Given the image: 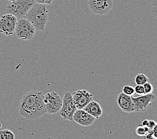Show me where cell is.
<instances>
[{
    "label": "cell",
    "mask_w": 157,
    "mask_h": 139,
    "mask_svg": "<svg viewBox=\"0 0 157 139\" xmlns=\"http://www.w3.org/2000/svg\"><path fill=\"white\" fill-rule=\"evenodd\" d=\"M43 98L42 91H30L25 93L18 106L20 116L28 120H34L46 114L47 112Z\"/></svg>",
    "instance_id": "obj_1"
},
{
    "label": "cell",
    "mask_w": 157,
    "mask_h": 139,
    "mask_svg": "<svg viewBox=\"0 0 157 139\" xmlns=\"http://www.w3.org/2000/svg\"><path fill=\"white\" fill-rule=\"evenodd\" d=\"M36 30L44 31L48 24V13L46 5L36 3L28 10L25 17Z\"/></svg>",
    "instance_id": "obj_2"
},
{
    "label": "cell",
    "mask_w": 157,
    "mask_h": 139,
    "mask_svg": "<svg viewBox=\"0 0 157 139\" xmlns=\"http://www.w3.org/2000/svg\"><path fill=\"white\" fill-rule=\"evenodd\" d=\"M34 3L35 0H16L10 2L6 6V10L7 14L13 15L17 19L23 18Z\"/></svg>",
    "instance_id": "obj_3"
},
{
    "label": "cell",
    "mask_w": 157,
    "mask_h": 139,
    "mask_svg": "<svg viewBox=\"0 0 157 139\" xmlns=\"http://www.w3.org/2000/svg\"><path fill=\"white\" fill-rule=\"evenodd\" d=\"M18 39L22 40H32L36 33V29L27 19L23 17L17 21L15 32Z\"/></svg>",
    "instance_id": "obj_4"
},
{
    "label": "cell",
    "mask_w": 157,
    "mask_h": 139,
    "mask_svg": "<svg viewBox=\"0 0 157 139\" xmlns=\"http://www.w3.org/2000/svg\"><path fill=\"white\" fill-rule=\"evenodd\" d=\"M44 104L48 114H56L60 110L62 105V98L56 92H48L44 95Z\"/></svg>",
    "instance_id": "obj_5"
},
{
    "label": "cell",
    "mask_w": 157,
    "mask_h": 139,
    "mask_svg": "<svg viewBox=\"0 0 157 139\" xmlns=\"http://www.w3.org/2000/svg\"><path fill=\"white\" fill-rule=\"evenodd\" d=\"M77 108L74 103L72 95L70 92H66L62 98V105L58 112L59 116L66 121H72L73 115Z\"/></svg>",
    "instance_id": "obj_6"
},
{
    "label": "cell",
    "mask_w": 157,
    "mask_h": 139,
    "mask_svg": "<svg viewBox=\"0 0 157 139\" xmlns=\"http://www.w3.org/2000/svg\"><path fill=\"white\" fill-rule=\"evenodd\" d=\"M88 6L91 12L104 16L113 7V0H88Z\"/></svg>",
    "instance_id": "obj_7"
},
{
    "label": "cell",
    "mask_w": 157,
    "mask_h": 139,
    "mask_svg": "<svg viewBox=\"0 0 157 139\" xmlns=\"http://www.w3.org/2000/svg\"><path fill=\"white\" fill-rule=\"evenodd\" d=\"M17 19L13 15L6 14L0 18V32L7 36L13 34Z\"/></svg>",
    "instance_id": "obj_8"
},
{
    "label": "cell",
    "mask_w": 157,
    "mask_h": 139,
    "mask_svg": "<svg viewBox=\"0 0 157 139\" xmlns=\"http://www.w3.org/2000/svg\"><path fill=\"white\" fill-rule=\"evenodd\" d=\"M131 98L134 104V111L143 112L149 108L152 102L155 100L156 96L152 93H150L139 95V96L137 97L131 96Z\"/></svg>",
    "instance_id": "obj_9"
},
{
    "label": "cell",
    "mask_w": 157,
    "mask_h": 139,
    "mask_svg": "<svg viewBox=\"0 0 157 139\" xmlns=\"http://www.w3.org/2000/svg\"><path fill=\"white\" fill-rule=\"evenodd\" d=\"M72 99L77 109L83 108L93 100V95L85 89L78 90L72 94Z\"/></svg>",
    "instance_id": "obj_10"
},
{
    "label": "cell",
    "mask_w": 157,
    "mask_h": 139,
    "mask_svg": "<svg viewBox=\"0 0 157 139\" xmlns=\"http://www.w3.org/2000/svg\"><path fill=\"white\" fill-rule=\"evenodd\" d=\"M96 118L83 109H77L73 115V121L82 126H88L95 121Z\"/></svg>",
    "instance_id": "obj_11"
},
{
    "label": "cell",
    "mask_w": 157,
    "mask_h": 139,
    "mask_svg": "<svg viewBox=\"0 0 157 139\" xmlns=\"http://www.w3.org/2000/svg\"><path fill=\"white\" fill-rule=\"evenodd\" d=\"M117 104L123 112L127 113L135 112L131 96L126 95L123 92L120 93L117 97Z\"/></svg>",
    "instance_id": "obj_12"
},
{
    "label": "cell",
    "mask_w": 157,
    "mask_h": 139,
    "mask_svg": "<svg viewBox=\"0 0 157 139\" xmlns=\"http://www.w3.org/2000/svg\"><path fill=\"white\" fill-rule=\"evenodd\" d=\"M83 110L87 112L88 114L92 115L96 119H98L102 114V109L100 104L95 100H91L86 106L83 108Z\"/></svg>",
    "instance_id": "obj_13"
},
{
    "label": "cell",
    "mask_w": 157,
    "mask_h": 139,
    "mask_svg": "<svg viewBox=\"0 0 157 139\" xmlns=\"http://www.w3.org/2000/svg\"><path fill=\"white\" fill-rule=\"evenodd\" d=\"M15 138L14 133L9 129L0 130V139H14Z\"/></svg>",
    "instance_id": "obj_14"
},
{
    "label": "cell",
    "mask_w": 157,
    "mask_h": 139,
    "mask_svg": "<svg viewBox=\"0 0 157 139\" xmlns=\"http://www.w3.org/2000/svg\"><path fill=\"white\" fill-rule=\"evenodd\" d=\"M148 81V78L144 74H138L134 78V82L138 85H143Z\"/></svg>",
    "instance_id": "obj_15"
},
{
    "label": "cell",
    "mask_w": 157,
    "mask_h": 139,
    "mask_svg": "<svg viewBox=\"0 0 157 139\" xmlns=\"http://www.w3.org/2000/svg\"><path fill=\"white\" fill-rule=\"evenodd\" d=\"M122 92L128 96H133L134 95V93H135L134 87L130 85L124 86V87L122 88Z\"/></svg>",
    "instance_id": "obj_16"
},
{
    "label": "cell",
    "mask_w": 157,
    "mask_h": 139,
    "mask_svg": "<svg viewBox=\"0 0 157 139\" xmlns=\"http://www.w3.org/2000/svg\"><path fill=\"white\" fill-rule=\"evenodd\" d=\"M136 134L139 137H144L146 134H147V130H146L145 127L142 126L141 125L138 126L135 129Z\"/></svg>",
    "instance_id": "obj_17"
},
{
    "label": "cell",
    "mask_w": 157,
    "mask_h": 139,
    "mask_svg": "<svg viewBox=\"0 0 157 139\" xmlns=\"http://www.w3.org/2000/svg\"><path fill=\"white\" fill-rule=\"evenodd\" d=\"M144 92L145 94H150L152 93L153 91V86L149 82H146L144 84H143Z\"/></svg>",
    "instance_id": "obj_18"
},
{
    "label": "cell",
    "mask_w": 157,
    "mask_h": 139,
    "mask_svg": "<svg viewBox=\"0 0 157 139\" xmlns=\"http://www.w3.org/2000/svg\"><path fill=\"white\" fill-rule=\"evenodd\" d=\"M134 88V92H135V93L138 95H143L145 94L143 85L136 84V86Z\"/></svg>",
    "instance_id": "obj_19"
},
{
    "label": "cell",
    "mask_w": 157,
    "mask_h": 139,
    "mask_svg": "<svg viewBox=\"0 0 157 139\" xmlns=\"http://www.w3.org/2000/svg\"><path fill=\"white\" fill-rule=\"evenodd\" d=\"M156 125V122L155 121H153V120H148L147 126L150 129H153L154 127H155Z\"/></svg>",
    "instance_id": "obj_20"
},
{
    "label": "cell",
    "mask_w": 157,
    "mask_h": 139,
    "mask_svg": "<svg viewBox=\"0 0 157 139\" xmlns=\"http://www.w3.org/2000/svg\"><path fill=\"white\" fill-rule=\"evenodd\" d=\"M36 3H41V4H44V5H50L52 4L53 0H35Z\"/></svg>",
    "instance_id": "obj_21"
},
{
    "label": "cell",
    "mask_w": 157,
    "mask_h": 139,
    "mask_svg": "<svg viewBox=\"0 0 157 139\" xmlns=\"http://www.w3.org/2000/svg\"><path fill=\"white\" fill-rule=\"evenodd\" d=\"M148 120H147V119L144 120V121H143V122H141V125L143 126H147V123H148Z\"/></svg>",
    "instance_id": "obj_22"
},
{
    "label": "cell",
    "mask_w": 157,
    "mask_h": 139,
    "mask_svg": "<svg viewBox=\"0 0 157 139\" xmlns=\"http://www.w3.org/2000/svg\"><path fill=\"white\" fill-rule=\"evenodd\" d=\"M9 2H14V1H16V0H8Z\"/></svg>",
    "instance_id": "obj_23"
}]
</instances>
